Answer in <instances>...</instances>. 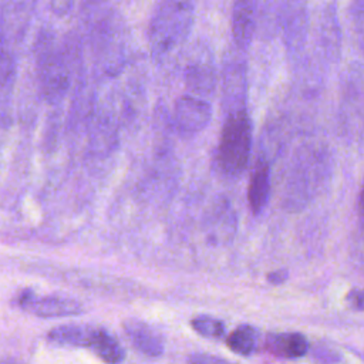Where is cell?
Returning a JSON list of instances; mask_svg holds the SVG:
<instances>
[{
	"mask_svg": "<svg viewBox=\"0 0 364 364\" xmlns=\"http://www.w3.org/2000/svg\"><path fill=\"white\" fill-rule=\"evenodd\" d=\"M360 209H361V212L364 213V188H363L361 195H360Z\"/></svg>",
	"mask_w": 364,
	"mask_h": 364,
	"instance_id": "cell-19",
	"label": "cell"
},
{
	"mask_svg": "<svg viewBox=\"0 0 364 364\" xmlns=\"http://www.w3.org/2000/svg\"><path fill=\"white\" fill-rule=\"evenodd\" d=\"M18 304L28 310L30 313L44 317V318H53V317H68V316H77L84 311V307L80 301L71 297H63V296H36L31 290H23L18 296Z\"/></svg>",
	"mask_w": 364,
	"mask_h": 364,
	"instance_id": "cell-3",
	"label": "cell"
},
{
	"mask_svg": "<svg viewBox=\"0 0 364 364\" xmlns=\"http://www.w3.org/2000/svg\"><path fill=\"white\" fill-rule=\"evenodd\" d=\"M266 348L277 357L299 358L307 353L309 343L300 333H279L267 336Z\"/></svg>",
	"mask_w": 364,
	"mask_h": 364,
	"instance_id": "cell-10",
	"label": "cell"
},
{
	"mask_svg": "<svg viewBox=\"0 0 364 364\" xmlns=\"http://www.w3.org/2000/svg\"><path fill=\"white\" fill-rule=\"evenodd\" d=\"M259 341L257 330L249 324L236 327L226 338L228 347L240 355H250L255 353Z\"/></svg>",
	"mask_w": 364,
	"mask_h": 364,
	"instance_id": "cell-12",
	"label": "cell"
},
{
	"mask_svg": "<svg viewBox=\"0 0 364 364\" xmlns=\"http://www.w3.org/2000/svg\"><path fill=\"white\" fill-rule=\"evenodd\" d=\"M270 193V166L266 158H259L255 164L247 186L249 208L255 215L260 213L269 200Z\"/></svg>",
	"mask_w": 364,
	"mask_h": 364,
	"instance_id": "cell-9",
	"label": "cell"
},
{
	"mask_svg": "<svg viewBox=\"0 0 364 364\" xmlns=\"http://www.w3.org/2000/svg\"><path fill=\"white\" fill-rule=\"evenodd\" d=\"M313 358L318 364H334L338 360V354L330 348H317L313 353Z\"/></svg>",
	"mask_w": 364,
	"mask_h": 364,
	"instance_id": "cell-16",
	"label": "cell"
},
{
	"mask_svg": "<svg viewBox=\"0 0 364 364\" xmlns=\"http://www.w3.org/2000/svg\"><path fill=\"white\" fill-rule=\"evenodd\" d=\"M195 17L192 1L165 0L155 6L148 28V43L155 58H164L189 36Z\"/></svg>",
	"mask_w": 364,
	"mask_h": 364,
	"instance_id": "cell-1",
	"label": "cell"
},
{
	"mask_svg": "<svg viewBox=\"0 0 364 364\" xmlns=\"http://www.w3.org/2000/svg\"><path fill=\"white\" fill-rule=\"evenodd\" d=\"M1 364H21V363H18V361H16V360H13V358H4V360L1 361Z\"/></svg>",
	"mask_w": 364,
	"mask_h": 364,
	"instance_id": "cell-20",
	"label": "cell"
},
{
	"mask_svg": "<svg viewBox=\"0 0 364 364\" xmlns=\"http://www.w3.org/2000/svg\"><path fill=\"white\" fill-rule=\"evenodd\" d=\"M122 328L132 347L139 353L148 357L162 355L165 343L162 334L155 327L138 318H128L122 323Z\"/></svg>",
	"mask_w": 364,
	"mask_h": 364,
	"instance_id": "cell-5",
	"label": "cell"
},
{
	"mask_svg": "<svg viewBox=\"0 0 364 364\" xmlns=\"http://www.w3.org/2000/svg\"><path fill=\"white\" fill-rule=\"evenodd\" d=\"M347 301L357 310L364 311V289H355L351 290L347 294Z\"/></svg>",
	"mask_w": 364,
	"mask_h": 364,
	"instance_id": "cell-17",
	"label": "cell"
},
{
	"mask_svg": "<svg viewBox=\"0 0 364 364\" xmlns=\"http://www.w3.org/2000/svg\"><path fill=\"white\" fill-rule=\"evenodd\" d=\"M212 118L210 104L191 94L182 95L175 101L172 119L178 131L183 134H196L208 127Z\"/></svg>",
	"mask_w": 364,
	"mask_h": 364,
	"instance_id": "cell-4",
	"label": "cell"
},
{
	"mask_svg": "<svg viewBox=\"0 0 364 364\" xmlns=\"http://www.w3.org/2000/svg\"><path fill=\"white\" fill-rule=\"evenodd\" d=\"M101 327L91 324H63L53 327L47 338L48 341L58 346H71V347H85L91 348Z\"/></svg>",
	"mask_w": 364,
	"mask_h": 364,
	"instance_id": "cell-7",
	"label": "cell"
},
{
	"mask_svg": "<svg viewBox=\"0 0 364 364\" xmlns=\"http://www.w3.org/2000/svg\"><path fill=\"white\" fill-rule=\"evenodd\" d=\"M192 328L205 338H222L225 334V324L210 316H198L191 321Z\"/></svg>",
	"mask_w": 364,
	"mask_h": 364,
	"instance_id": "cell-13",
	"label": "cell"
},
{
	"mask_svg": "<svg viewBox=\"0 0 364 364\" xmlns=\"http://www.w3.org/2000/svg\"><path fill=\"white\" fill-rule=\"evenodd\" d=\"M188 84L199 94L209 92L213 88V73L209 67L196 65L189 70Z\"/></svg>",
	"mask_w": 364,
	"mask_h": 364,
	"instance_id": "cell-14",
	"label": "cell"
},
{
	"mask_svg": "<svg viewBox=\"0 0 364 364\" xmlns=\"http://www.w3.org/2000/svg\"><path fill=\"white\" fill-rule=\"evenodd\" d=\"M252 151V122L246 108L228 114L216 149L219 168L230 175H240L249 164Z\"/></svg>",
	"mask_w": 364,
	"mask_h": 364,
	"instance_id": "cell-2",
	"label": "cell"
},
{
	"mask_svg": "<svg viewBox=\"0 0 364 364\" xmlns=\"http://www.w3.org/2000/svg\"><path fill=\"white\" fill-rule=\"evenodd\" d=\"M188 364H233V363L213 354L193 353L188 357Z\"/></svg>",
	"mask_w": 364,
	"mask_h": 364,
	"instance_id": "cell-15",
	"label": "cell"
},
{
	"mask_svg": "<svg viewBox=\"0 0 364 364\" xmlns=\"http://www.w3.org/2000/svg\"><path fill=\"white\" fill-rule=\"evenodd\" d=\"M91 350L105 364H119L125 357V351L119 340L115 336H112L107 328L102 327L100 328V333Z\"/></svg>",
	"mask_w": 364,
	"mask_h": 364,
	"instance_id": "cell-11",
	"label": "cell"
},
{
	"mask_svg": "<svg viewBox=\"0 0 364 364\" xmlns=\"http://www.w3.org/2000/svg\"><path fill=\"white\" fill-rule=\"evenodd\" d=\"M232 37L235 44L246 50L255 36L256 18H255V3L239 0L232 7Z\"/></svg>",
	"mask_w": 364,
	"mask_h": 364,
	"instance_id": "cell-6",
	"label": "cell"
},
{
	"mask_svg": "<svg viewBox=\"0 0 364 364\" xmlns=\"http://www.w3.org/2000/svg\"><path fill=\"white\" fill-rule=\"evenodd\" d=\"M41 85L48 98H58L67 87V70L64 63L53 51L44 53L40 64Z\"/></svg>",
	"mask_w": 364,
	"mask_h": 364,
	"instance_id": "cell-8",
	"label": "cell"
},
{
	"mask_svg": "<svg viewBox=\"0 0 364 364\" xmlns=\"http://www.w3.org/2000/svg\"><path fill=\"white\" fill-rule=\"evenodd\" d=\"M287 277H289L287 270L280 269V270L270 272V273L267 274V282L272 283V284H282V283H284V282L287 280Z\"/></svg>",
	"mask_w": 364,
	"mask_h": 364,
	"instance_id": "cell-18",
	"label": "cell"
}]
</instances>
